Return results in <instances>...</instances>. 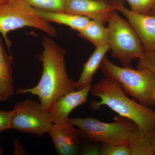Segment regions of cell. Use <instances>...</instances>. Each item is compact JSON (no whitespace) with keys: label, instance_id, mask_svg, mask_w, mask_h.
<instances>
[{"label":"cell","instance_id":"cell-1","mask_svg":"<svg viewBox=\"0 0 155 155\" xmlns=\"http://www.w3.org/2000/svg\"><path fill=\"white\" fill-rule=\"evenodd\" d=\"M42 46V52L38 58L43 70L38 83L31 88H18L16 93L36 96L43 107L48 111L59 98L76 89L67 74L65 50L48 37L44 38Z\"/></svg>","mask_w":155,"mask_h":155},{"label":"cell","instance_id":"cell-2","mask_svg":"<svg viewBox=\"0 0 155 155\" xmlns=\"http://www.w3.org/2000/svg\"><path fill=\"white\" fill-rule=\"evenodd\" d=\"M90 92L100 99L91 103L93 110L107 106L119 116L133 122L140 130L152 134L155 132V111L129 98L116 81L105 77L92 86Z\"/></svg>","mask_w":155,"mask_h":155},{"label":"cell","instance_id":"cell-3","mask_svg":"<svg viewBox=\"0 0 155 155\" xmlns=\"http://www.w3.org/2000/svg\"><path fill=\"white\" fill-rule=\"evenodd\" d=\"M100 68L105 77L117 81L135 101L147 107L155 105V77L147 69L120 67L106 57Z\"/></svg>","mask_w":155,"mask_h":155},{"label":"cell","instance_id":"cell-4","mask_svg":"<svg viewBox=\"0 0 155 155\" xmlns=\"http://www.w3.org/2000/svg\"><path fill=\"white\" fill-rule=\"evenodd\" d=\"M69 121L77 127L81 138L104 144L127 146L130 135L138 128L129 119L119 116L115 117L114 122L111 123L91 117L69 118Z\"/></svg>","mask_w":155,"mask_h":155},{"label":"cell","instance_id":"cell-5","mask_svg":"<svg viewBox=\"0 0 155 155\" xmlns=\"http://www.w3.org/2000/svg\"><path fill=\"white\" fill-rule=\"evenodd\" d=\"M24 27L38 29L53 37L57 35L56 28L38 16L26 0H8L0 8V34L10 53L11 42L8 34Z\"/></svg>","mask_w":155,"mask_h":155},{"label":"cell","instance_id":"cell-6","mask_svg":"<svg viewBox=\"0 0 155 155\" xmlns=\"http://www.w3.org/2000/svg\"><path fill=\"white\" fill-rule=\"evenodd\" d=\"M108 45L113 58L122 66L130 67L133 60L140 59L144 50L137 34L127 19L114 11L107 21Z\"/></svg>","mask_w":155,"mask_h":155},{"label":"cell","instance_id":"cell-7","mask_svg":"<svg viewBox=\"0 0 155 155\" xmlns=\"http://www.w3.org/2000/svg\"><path fill=\"white\" fill-rule=\"evenodd\" d=\"M13 110L11 129L41 137L48 134L54 124L48 111L33 100L28 99L17 103Z\"/></svg>","mask_w":155,"mask_h":155},{"label":"cell","instance_id":"cell-8","mask_svg":"<svg viewBox=\"0 0 155 155\" xmlns=\"http://www.w3.org/2000/svg\"><path fill=\"white\" fill-rule=\"evenodd\" d=\"M114 4L116 11L123 15L135 31L145 51L155 50V15L136 13L121 2Z\"/></svg>","mask_w":155,"mask_h":155},{"label":"cell","instance_id":"cell-9","mask_svg":"<svg viewBox=\"0 0 155 155\" xmlns=\"http://www.w3.org/2000/svg\"><path fill=\"white\" fill-rule=\"evenodd\" d=\"M92 85L76 89L63 96L53 104L48 110L53 124L63 125L69 123V116L75 108L85 104Z\"/></svg>","mask_w":155,"mask_h":155},{"label":"cell","instance_id":"cell-10","mask_svg":"<svg viewBox=\"0 0 155 155\" xmlns=\"http://www.w3.org/2000/svg\"><path fill=\"white\" fill-rule=\"evenodd\" d=\"M116 11L114 2L105 0H69L66 12L105 23Z\"/></svg>","mask_w":155,"mask_h":155},{"label":"cell","instance_id":"cell-11","mask_svg":"<svg viewBox=\"0 0 155 155\" xmlns=\"http://www.w3.org/2000/svg\"><path fill=\"white\" fill-rule=\"evenodd\" d=\"M48 134L58 154L75 155L79 151L81 138L77 129L70 122L63 125L53 124Z\"/></svg>","mask_w":155,"mask_h":155},{"label":"cell","instance_id":"cell-12","mask_svg":"<svg viewBox=\"0 0 155 155\" xmlns=\"http://www.w3.org/2000/svg\"><path fill=\"white\" fill-rule=\"evenodd\" d=\"M13 61L12 55L5 49L0 34V102L5 101L14 94Z\"/></svg>","mask_w":155,"mask_h":155},{"label":"cell","instance_id":"cell-13","mask_svg":"<svg viewBox=\"0 0 155 155\" xmlns=\"http://www.w3.org/2000/svg\"><path fill=\"white\" fill-rule=\"evenodd\" d=\"M109 51L110 47L108 44L95 48V49L84 65L78 80L73 81V84L76 89L92 85V82L94 77Z\"/></svg>","mask_w":155,"mask_h":155},{"label":"cell","instance_id":"cell-14","mask_svg":"<svg viewBox=\"0 0 155 155\" xmlns=\"http://www.w3.org/2000/svg\"><path fill=\"white\" fill-rule=\"evenodd\" d=\"M34 10L38 16L47 22L66 25L78 32L83 29L91 20L87 17L67 12H49Z\"/></svg>","mask_w":155,"mask_h":155},{"label":"cell","instance_id":"cell-15","mask_svg":"<svg viewBox=\"0 0 155 155\" xmlns=\"http://www.w3.org/2000/svg\"><path fill=\"white\" fill-rule=\"evenodd\" d=\"M104 24L90 20L85 27L78 32V35L90 42L95 48L108 44L107 28Z\"/></svg>","mask_w":155,"mask_h":155},{"label":"cell","instance_id":"cell-16","mask_svg":"<svg viewBox=\"0 0 155 155\" xmlns=\"http://www.w3.org/2000/svg\"><path fill=\"white\" fill-rule=\"evenodd\" d=\"M153 134L138 128L134 130L130 135L127 145L130 155H154L152 145Z\"/></svg>","mask_w":155,"mask_h":155},{"label":"cell","instance_id":"cell-17","mask_svg":"<svg viewBox=\"0 0 155 155\" xmlns=\"http://www.w3.org/2000/svg\"><path fill=\"white\" fill-rule=\"evenodd\" d=\"M34 8L44 12H66L69 0H26Z\"/></svg>","mask_w":155,"mask_h":155},{"label":"cell","instance_id":"cell-18","mask_svg":"<svg viewBox=\"0 0 155 155\" xmlns=\"http://www.w3.org/2000/svg\"><path fill=\"white\" fill-rule=\"evenodd\" d=\"M128 3L131 11L136 13L147 14L155 4V0H122Z\"/></svg>","mask_w":155,"mask_h":155},{"label":"cell","instance_id":"cell-19","mask_svg":"<svg viewBox=\"0 0 155 155\" xmlns=\"http://www.w3.org/2000/svg\"><path fill=\"white\" fill-rule=\"evenodd\" d=\"M100 155H130V153L127 145L104 144L100 149Z\"/></svg>","mask_w":155,"mask_h":155},{"label":"cell","instance_id":"cell-20","mask_svg":"<svg viewBox=\"0 0 155 155\" xmlns=\"http://www.w3.org/2000/svg\"><path fill=\"white\" fill-rule=\"evenodd\" d=\"M138 69H145L150 71L155 77V50L145 51L143 56L139 59Z\"/></svg>","mask_w":155,"mask_h":155},{"label":"cell","instance_id":"cell-21","mask_svg":"<svg viewBox=\"0 0 155 155\" xmlns=\"http://www.w3.org/2000/svg\"><path fill=\"white\" fill-rule=\"evenodd\" d=\"M13 110L6 111L0 110V133L11 129V122Z\"/></svg>","mask_w":155,"mask_h":155},{"label":"cell","instance_id":"cell-22","mask_svg":"<svg viewBox=\"0 0 155 155\" xmlns=\"http://www.w3.org/2000/svg\"><path fill=\"white\" fill-rule=\"evenodd\" d=\"M82 155H100V149L96 146L88 145L84 147L81 151Z\"/></svg>","mask_w":155,"mask_h":155},{"label":"cell","instance_id":"cell-23","mask_svg":"<svg viewBox=\"0 0 155 155\" xmlns=\"http://www.w3.org/2000/svg\"><path fill=\"white\" fill-rule=\"evenodd\" d=\"M13 153L14 155H25V150L18 140H14L13 141Z\"/></svg>","mask_w":155,"mask_h":155},{"label":"cell","instance_id":"cell-24","mask_svg":"<svg viewBox=\"0 0 155 155\" xmlns=\"http://www.w3.org/2000/svg\"><path fill=\"white\" fill-rule=\"evenodd\" d=\"M152 145L154 155H155V132L153 134L152 136Z\"/></svg>","mask_w":155,"mask_h":155},{"label":"cell","instance_id":"cell-25","mask_svg":"<svg viewBox=\"0 0 155 155\" xmlns=\"http://www.w3.org/2000/svg\"><path fill=\"white\" fill-rule=\"evenodd\" d=\"M148 14H151V15H155V4Z\"/></svg>","mask_w":155,"mask_h":155},{"label":"cell","instance_id":"cell-26","mask_svg":"<svg viewBox=\"0 0 155 155\" xmlns=\"http://www.w3.org/2000/svg\"><path fill=\"white\" fill-rule=\"evenodd\" d=\"M8 0H0V8L6 4Z\"/></svg>","mask_w":155,"mask_h":155},{"label":"cell","instance_id":"cell-27","mask_svg":"<svg viewBox=\"0 0 155 155\" xmlns=\"http://www.w3.org/2000/svg\"><path fill=\"white\" fill-rule=\"evenodd\" d=\"M4 154V151H3V149L2 148V147L0 146V155H3Z\"/></svg>","mask_w":155,"mask_h":155},{"label":"cell","instance_id":"cell-28","mask_svg":"<svg viewBox=\"0 0 155 155\" xmlns=\"http://www.w3.org/2000/svg\"><path fill=\"white\" fill-rule=\"evenodd\" d=\"M105 1H107V0H105Z\"/></svg>","mask_w":155,"mask_h":155},{"label":"cell","instance_id":"cell-29","mask_svg":"<svg viewBox=\"0 0 155 155\" xmlns=\"http://www.w3.org/2000/svg\"></svg>","mask_w":155,"mask_h":155}]
</instances>
